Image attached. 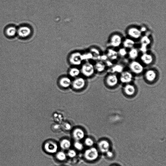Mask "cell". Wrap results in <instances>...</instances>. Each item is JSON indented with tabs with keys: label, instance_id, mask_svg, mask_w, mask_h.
Segmentation results:
<instances>
[{
	"label": "cell",
	"instance_id": "obj_1",
	"mask_svg": "<svg viewBox=\"0 0 166 166\" xmlns=\"http://www.w3.org/2000/svg\"><path fill=\"white\" fill-rule=\"evenodd\" d=\"M99 153L96 148L93 147L89 148L85 151L84 156L85 159L88 161H93L98 158Z\"/></svg>",
	"mask_w": 166,
	"mask_h": 166
},
{
	"label": "cell",
	"instance_id": "obj_2",
	"mask_svg": "<svg viewBox=\"0 0 166 166\" xmlns=\"http://www.w3.org/2000/svg\"><path fill=\"white\" fill-rule=\"evenodd\" d=\"M59 147L56 142L51 140L45 142L43 146L44 151L51 154H56L58 151Z\"/></svg>",
	"mask_w": 166,
	"mask_h": 166
},
{
	"label": "cell",
	"instance_id": "obj_3",
	"mask_svg": "<svg viewBox=\"0 0 166 166\" xmlns=\"http://www.w3.org/2000/svg\"><path fill=\"white\" fill-rule=\"evenodd\" d=\"M80 70L83 75L90 77L94 75L95 70L93 65L88 62L83 65Z\"/></svg>",
	"mask_w": 166,
	"mask_h": 166
},
{
	"label": "cell",
	"instance_id": "obj_4",
	"mask_svg": "<svg viewBox=\"0 0 166 166\" xmlns=\"http://www.w3.org/2000/svg\"><path fill=\"white\" fill-rule=\"evenodd\" d=\"M123 40L122 36L118 34H115L111 36L109 39V44L110 47L117 48L119 47L122 43Z\"/></svg>",
	"mask_w": 166,
	"mask_h": 166
},
{
	"label": "cell",
	"instance_id": "obj_5",
	"mask_svg": "<svg viewBox=\"0 0 166 166\" xmlns=\"http://www.w3.org/2000/svg\"><path fill=\"white\" fill-rule=\"evenodd\" d=\"M127 34L129 38L133 40H137L141 38L142 33L140 29H138L135 27H132L129 28L127 30Z\"/></svg>",
	"mask_w": 166,
	"mask_h": 166
},
{
	"label": "cell",
	"instance_id": "obj_6",
	"mask_svg": "<svg viewBox=\"0 0 166 166\" xmlns=\"http://www.w3.org/2000/svg\"><path fill=\"white\" fill-rule=\"evenodd\" d=\"M72 135L73 139L75 141H81L84 139L86 134L83 129L77 127L73 130Z\"/></svg>",
	"mask_w": 166,
	"mask_h": 166
},
{
	"label": "cell",
	"instance_id": "obj_7",
	"mask_svg": "<svg viewBox=\"0 0 166 166\" xmlns=\"http://www.w3.org/2000/svg\"><path fill=\"white\" fill-rule=\"evenodd\" d=\"M86 85L85 79L82 77H78L72 81L71 86L76 90H81L84 89Z\"/></svg>",
	"mask_w": 166,
	"mask_h": 166
},
{
	"label": "cell",
	"instance_id": "obj_8",
	"mask_svg": "<svg viewBox=\"0 0 166 166\" xmlns=\"http://www.w3.org/2000/svg\"><path fill=\"white\" fill-rule=\"evenodd\" d=\"M129 67L132 71L136 74H140L144 70L143 65L140 62L136 60L132 61L130 64Z\"/></svg>",
	"mask_w": 166,
	"mask_h": 166
},
{
	"label": "cell",
	"instance_id": "obj_9",
	"mask_svg": "<svg viewBox=\"0 0 166 166\" xmlns=\"http://www.w3.org/2000/svg\"><path fill=\"white\" fill-rule=\"evenodd\" d=\"M69 60L70 63L73 65H80L83 61L82 54L79 52L73 53L70 55Z\"/></svg>",
	"mask_w": 166,
	"mask_h": 166
},
{
	"label": "cell",
	"instance_id": "obj_10",
	"mask_svg": "<svg viewBox=\"0 0 166 166\" xmlns=\"http://www.w3.org/2000/svg\"><path fill=\"white\" fill-rule=\"evenodd\" d=\"M141 60L146 65H149L153 62V57L150 53L147 52L143 53L140 56Z\"/></svg>",
	"mask_w": 166,
	"mask_h": 166
},
{
	"label": "cell",
	"instance_id": "obj_11",
	"mask_svg": "<svg viewBox=\"0 0 166 166\" xmlns=\"http://www.w3.org/2000/svg\"><path fill=\"white\" fill-rule=\"evenodd\" d=\"M132 75L130 72L125 71L122 72L120 79L122 82L128 84L132 81Z\"/></svg>",
	"mask_w": 166,
	"mask_h": 166
},
{
	"label": "cell",
	"instance_id": "obj_12",
	"mask_svg": "<svg viewBox=\"0 0 166 166\" xmlns=\"http://www.w3.org/2000/svg\"><path fill=\"white\" fill-rule=\"evenodd\" d=\"M72 81L69 77H63L61 78L59 81L60 86L64 88H68L72 85Z\"/></svg>",
	"mask_w": 166,
	"mask_h": 166
},
{
	"label": "cell",
	"instance_id": "obj_13",
	"mask_svg": "<svg viewBox=\"0 0 166 166\" xmlns=\"http://www.w3.org/2000/svg\"><path fill=\"white\" fill-rule=\"evenodd\" d=\"M71 145V141L68 139L64 138L60 141L59 146L63 151H68L70 148Z\"/></svg>",
	"mask_w": 166,
	"mask_h": 166
},
{
	"label": "cell",
	"instance_id": "obj_14",
	"mask_svg": "<svg viewBox=\"0 0 166 166\" xmlns=\"http://www.w3.org/2000/svg\"><path fill=\"white\" fill-rule=\"evenodd\" d=\"M118 80L117 76L115 75H108L106 79L107 84L110 87L116 86L118 82Z\"/></svg>",
	"mask_w": 166,
	"mask_h": 166
},
{
	"label": "cell",
	"instance_id": "obj_15",
	"mask_svg": "<svg viewBox=\"0 0 166 166\" xmlns=\"http://www.w3.org/2000/svg\"><path fill=\"white\" fill-rule=\"evenodd\" d=\"M18 34L22 38H26L29 36L31 33V30L29 27H22L18 31Z\"/></svg>",
	"mask_w": 166,
	"mask_h": 166
},
{
	"label": "cell",
	"instance_id": "obj_16",
	"mask_svg": "<svg viewBox=\"0 0 166 166\" xmlns=\"http://www.w3.org/2000/svg\"><path fill=\"white\" fill-rule=\"evenodd\" d=\"M98 147L99 150L101 152L106 153L109 151L110 144L107 141L103 140L98 143Z\"/></svg>",
	"mask_w": 166,
	"mask_h": 166
},
{
	"label": "cell",
	"instance_id": "obj_17",
	"mask_svg": "<svg viewBox=\"0 0 166 166\" xmlns=\"http://www.w3.org/2000/svg\"><path fill=\"white\" fill-rule=\"evenodd\" d=\"M124 48L127 49H131L134 47L135 43V40L130 38H127L123 39L122 43Z\"/></svg>",
	"mask_w": 166,
	"mask_h": 166
},
{
	"label": "cell",
	"instance_id": "obj_18",
	"mask_svg": "<svg viewBox=\"0 0 166 166\" xmlns=\"http://www.w3.org/2000/svg\"><path fill=\"white\" fill-rule=\"evenodd\" d=\"M156 72L153 70H147L145 74L146 79L150 82H152L155 80L156 77Z\"/></svg>",
	"mask_w": 166,
	"mask_h": 166
},
{
	"label": "cell",
	"instance_id": "obj_19",
	"mask_svg": "<svg viewBox=\"0 0 166 166\" xmlns=\"http://www.w3.org/2000/svg\"><path fill=\"white\" fill-rule=\"evenodd\" d=\"M108 58L112 60H115L117 58L118 54L117 52L112 49H108L106 54Z\"/></svg>",
	"mask_w": 166,
	"mask_h": 166
},
{
	"label": "cell",
	"instance_id": "obj_20",
	"mask_svg": "<svg viewBox=\"0 0 166 166\" xmlns=\"http://www.w3.org/2000/svg\"><path fill=\"white\" fill-rule=\"evenodd\" d=\"M125 93L128 96H132L135 93V88L132 85L127 84L124 89Z\"/></svg>",
	"mask_w": 166,
	"mask_h": 166
},
{
	"label": "cell",
	"instance_id": "obj_21",
	"mask_svg": "<svg viewBox=\"0 0 166 166\" xmlns=\"http://www.w3.org/2000/svg\"><path fill=\"white\" fill-rule=\"evenodd\" d=\"M127 55L130 59L134 60L137 59L139 55V51L136 48H133L130 49L128 52Z\"/></svg>",
	"mask_w": 166,
	"mask_h": 166
},
{
	"label": "cell",
	"instance_id": "obj_22",
	"mask_svg": "<svg viewBox=\"0 0 166 166\" xmlns=\"http://www.w3.org/2000/svg\"><path fill=\"white\" fill-rule=\"evenodd\" d=\"M55 154L57 160L60 162L65 161L68 158L66 153L63 150L58 151Z\"/></svg>",
	"mask_w": 166,
	"mask_h": 166
},
{
	"label": "cell",
	"instance_id": "obj_23",
	"mask_svg": "<svg viewBox=\"0 0 166 166\" xmlns=\"http://www.w3.org/2000/svg\"><path fill=\"white\" fill-rule=\"evenodd\" d=\"M80 70L79 69L77 68H73L70 70L69 75L71 77L76 78L80 75Z\"/></svg>",
	"mask_w": 166,
	"mask_h": 166
},
{
	"label": "cell",
	"instance_id": "obj_24",
	"mask_svg": "<svg viewBox=\"0 0 166 166\" xmlns=\"http://www.w3.org/2000/svg\"><path fill=\"white\" fill-rule=\"evenodd\" d=\"M73 145L77 151H81L84 149L85 145L81 141H75L73 143Z\"/></svg>",
	"mask_w": 166,
	"mask_h": 166
},
{
	"label": "cell",
	"instance_id": "obj_25",
	"mask_svg": "<svg viewBox=\"0 0 166 166\" xmlns=\"http://www.w3.org/2000/svg\"><path fill=\"white\" fill-rule=\"evenodd\" d=\"M106 65L102 61L97 62L95 67V70L98 72H102L105 69Z\"/></svg>",
	"mask_w": 166,
	"mask_h": 166
},
{
	"label": "cell",
	"instance_id": "obj_26",
	"mask_svg": "<svg viewBox=\"0 0 166 166\" xmlns=\"http://www.w3.org/2000/svg\"><path fill=\"white\" fill-rule=\"evenodd\" d=\"M94 143V140L90 137H85L84 139V145L89 148L93 147Z\"/></svg>",
	"mask_w": 166,
	"mask_h": 166
},
{
	"label": "cell",
	"instance_id": "obj_27",
	"mask_svg": "<svg viewBox=\"0 0 166 166\" xmlns=\"http://www.w3.org/2000/svg\"><path fill=\"white\" fill-rule=\"evenodd\" d=\"M68 157L70 158H74L76 157L77 155V151L75 149H70L66 153Z\"/></svg>",
	"mask_w": 166,
	"mask_h": 166
},
{
	"label": "cell",
	"instance_id": "obj_28",
	"mask_svg": "<svg viewBox=\"0 0 166 166\" xmlns=\"http://www.w3.org/2000/svg\"><path fill=\"white\" fill-rule=\"evenodd\" d=\"M123 67L120 64H117L112 68V71L113 72H122Z\"/></svg>",
	"mask_w": 166,
	"mask_h": 166
},
{
	"label": "cell",
	"instance_id": "obj_29",
	"mask_svg": "<svg viewBox=\"0 0 166 166\" xmlns=\"http://www.w3.org/2000/svg\"><path fill=\"white\" fill-rule=\"evenodd\" d=\"M17 32V30L16 28L13 27H9L6 33L7 34L10 36H14L16 34Z\"/></svg>",
	"mask_w": 166,
	"mask_h": 166
},
{
	"label": "cell",
	"instance_id": "obj_30",
	"mask_svg": "<svg viewBox=\"0 0 166 166\" xmlns=\"http://www.w3.org/2000/svg\"><path fill=\"white\" fill-rule=\"evenodd\" d=\"M117 52L119 56L124 57L127 55L128 52L124 48L120 49Z\"/></svg>",
	"mask_w": 166,
	"mask_h": 166
},
{
	"label": "cell",
	"instance_id": "obj_31",
	"mask_svg": "<svg viewBox=\"0 0 166 166\" xmlns=\"http://www.w3.org/2000/svg\"><path fill=\"white\" fill-rule=\"evenodd\" d=\"M141 42L143 45L147 46L148 45L151 43V40L148 36H145L141 39Z\"/></svg>",
	"mask_w": 166,
	"mask_h": 166
},
{
	"label": "cell",
	"instance_id": "obj_32",
	"mask_svg": "<svg viewBox=\"0 0 166 166\" xmlns=\"http://www.w3.org/2000/svg\"><path fill=\"white\" fill-rule=\"evenodd\" d=\"M82 58L83 60H87L93 58V54L90 52L82 54Z\"/></svg>",
	"mask_w": 166,
	"mask_h": 166
},
{
	"label": "cell",
	"instance_id": "obj_33",
	"mask_svg": "<svg viewBox=\"0 0 166 166\" xmlns=\"http://www.w3.org/2000/svg\"><path fill=\"white\" fill-rule=\"evenodd\" d=\"M62 127L64 130L67 131L70 130L71 128V126L68 123L63 124Z\"/></svg>",
	"mask_w": 166,
	"mask_h": 166
},
{
	"label": "cell",
	"instance_id": "obj_34",
	"mask_svg": "<svg viewBox=\"0 0 166 166\" xmlns=\"http://www.w3.org/2000/svg\"><path fill=\"white\" fill-rule=\"evenodd\" d=\"M106 153L108 158H112L113 156V153L111 151H108Z\"/></svg>",
	"mask_w": 166,
	"mask_h": 166
},
{
	"label": "cell",
	"instance_id": "obj_35",
	"mask_svg": "<svg viewBox=\"0 0 166 166\" xmlns=\"http://www.w3.org/2000/svg\"><path fill=\"white\" fill-rule=\"evenodd\" d=\"M140 30L142 34L143 32H145L147 31L146 28L145 26H143L140 28Z\"/></svg>",
	"mask_w": 166,
	"mask_h": 166
}]
</instances>
